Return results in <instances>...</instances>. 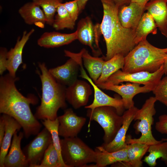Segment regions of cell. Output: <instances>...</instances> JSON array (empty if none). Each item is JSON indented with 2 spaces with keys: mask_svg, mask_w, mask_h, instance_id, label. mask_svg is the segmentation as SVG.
Here are the masks:
<instances>
[{
  "mask_svg": "<svg viewBox=\"0 0 167 167\" xmlns=\"http://www.w3.org/2000/svg\"><path fill=\"white\" fill-rule=\"evenodd\" d=\"M87 115L89 118V124L94 120L103 128L104 132L103 143L105 144L113 140L123 121L122 115H119L115 108L110 106L98 107L92 111L88 109Z\"/></svg>",
  "mask_w": 167,
  "mask_h": 167,
  "instance_id": "7",
  "label": "cell"
},
{
  "mask_svg": "<svg viewBox=\"0 0 167 167\" xmlns=\"http://www.w3.org/2000/svg\"><path fill=\"white\" fill-rule=\"evenodd\" d=\"M164 74V65L152 73L143 71L129 73L119 70L111 75L105 82L118 85L123 82H130L150 87L154 89Z\"/></svg>",
  "mask_w": 167,
  "mask_h": 167,
  "instance_id": "8",
  "label": "cell"
},
{
  "mask_svg": "<svg viewBox=\"0 0 167 167\" xmlns=\"http://www.w3.org/2000/svg\"><path fill=\"white\" fill-rule=\"evenodd\" d=\"M17 131L14 133L8 153L4 161V167H29L25 156L21 148V142L24 134Z\"/></svg>",
  "mask_w": 167,
  "mask_h": 167,
  "instance_id": "18",
  "label": "cell"
},
{
  "mask_svg": "<svg viewBox=\"0 0 167 167\" xmlns=\"http://www.w3.org/2000/svg\"><path fill=\"white\" fill-rule=\"evenodd\" d=\"M149 146L145 144L138 143L127 144L126 147L127 161L118 162L112 165V166L115 167H142L143 165L142 159L145 153L148 152Z\"/></svg>",
  "mask_w": 167,
  "mask_h": 167,
  "instance_id": "23",
  "label": "cell"
},
{
  "mask_svg": "<svg viewBox=\"0 0 167 167\" xmlns=\"http://www.w3.org/2000/svg\"><path fill=\"white\" fill-rule=\"evenodd\" d=\"M41 73L38 72L42 85L40 105L36 108L35 116L37 119L55 120L60 108L65 109L66 103L65 86L58 82L50 73L44 62L39 63Z\"/></svg>",
  "mask_w": 167,
  "mask_h": 167,
  "instance_id": "3",
  "label": "cell"
},
{
  "mask_svg": "<svg viewBox=\"0 0 167 167\" xmlns=\"http://www.w3.org/2000/svg\"><path fill=\"white\" fill-rule=\"evenodd\" d=\"M95 150L96 153V164L90 165V167H104L118 162H126L128 161L126 148L109 152L100 146L96 147Z\"/></svg>",
  "mask_w": 167,
  "mask_h": 167,
  "instance_id": "24",
  "label": "cell"
},
{
  "mask_svg": "<svg viewBox=\"0 0 167 167\" xmlns=\"http://www.w3.org/2000/svg\"><path fill=\"white\" fill-rule=\"evenodd\" d=\"M157 27L152 15L148 12H144L135 30V42L136 45L140 41L146 39L150 34H156Z\"/></svg>",
  "mask_w": 167,
  "mask_h": 167,
  "instance_id": "26",
  "label": "cell"
},
{
  "mask_svg": "<svg viewBox=\"0 0 167 167\" xmlns=\"http://www.w3.org/2000/svg\"><path fill=\"white\" fill-rule=\"evenodd\" d=\"M5 131V123L1 116L0 118V147L1 146L4 137Z\"/></svg>",
  "mask_w": 167,
  "mask_h": 167,
  "instance_id": "38",
  "label": "cell"
},
{
  "mask_svg": "<svg viewBox=\"0 0 167 167\" xmlns=\"http://www.w3.org/2000/svg\"><path fill=\"white\" fill-rule=\"evenodd\" d=\"M79 66L73 58H70L63 65L49 69L52 76L59 83L68 86L77 79Z\"/></svg>",
  "mask_w": 167,
  "mask_h": 167,
  "instance_id": "19",
  "label": "cell"
},
{
  "mask_svg": "<svg viewBox=\"0 0 167 167\" xmlns=\"http://www.w3.org/2000/svg\"><path fill=\"white\" fill-rule=\"evenodd\" d=\"M81 51L84 65L91 78L95 83L101 74L103 66L105 61L104 57L92 56L85 49H83Z\"/></svg>",
  "mask_w": 167,
  "mask_h": 167,
  "instance_id": "27",
  "label": "cell"
},
{
  "mask_svg": "<svg viewBox=\"0 0 167 167\" xmlns=\"http://www.w3.org/2000/svg\"><path fill=\"white\" fill-rule=\"evenodd\" d=\"M56 12L52 25L55 30H59L65 28L73 30L74 29L75 22L71 17L63 3L59 5Z\"/></svg>",
  "mask_w": 167,
  "mask_h": 167,
  "instance_id": "30",
  "label": "cell"
},
{
  "mask_svg": "<svg viewBox=\"0 0 167 167\" xmlns=\"http://www.w3.org/2000/svg\"><path fill=\"white\" fill-rule=\"evenodd\" d=\"M57 118L58 134L63 138L77 136L86 121L85 118L77 116L70 108L65 109L64 113Z\"/></svg>",
  "mask_w": 167,
  "mask_h": 167,
  "instance_id": "13",
  "label": "cell"
},
{
  "mask_svg": "<svg viewBox=\"0 0 167 167\" xmlns=\"http://www.w3.org/2000/svg\"><path fill=\"white\" fill-rule=\"evenodd\" d=\"M5 123V131L0 151V167H4L5 158L8 153L11 143V140L14 133L19 131L22 126L14 118L7 114H2Z\"/></svg>",
  "mask_w": 167,
  "mask_h": 167,
  "instance_id": "25",
  "label": "cell"
},
{
  "mask_svg": "<svg viewBox=\"0 0 167 167\" xmlns=\"http://www.w3.org/2000/svg\"><path fill=\"white\" fill-rule=\"evenodd\" d=\"M162 139L160 142L149 146L147 152L149 154L143 161L151 167L155 166L157 160L160 158L167 166V138Z\"/></svg>",
  "mask_w": 167,
  "mask_h": 167,
  "instance_id": "28",
  "label": "cell"
},
{
  "mask_svg": "<svg viewBox=\"0 0 167 167\" xmlns=\"http://www.w3.org/2000/svg\"><path fill=\"white\" fill-rule=\"evenodd\" d=\"M79 0H73L65 2L63 4L72 19L75 22L79 13L78 4Z\"/></svg>",
  "mask_w": 167,
  "mask_h": 167,
  "instance_id": "35",
  "label": "cell"
},
{
  "mask_svg": "<svg viewBox=\"0 0 167 167\" xmlns=\"http://www.w3.org/2000/svg\"><path fill=\"white\" fill-rule=\"evenodd\" d=\"M156 101L154 96L150 97L145 101L142 108L138 109L134 120L138 121L135 123L134 128L136 133H140L141 135L137 139H132L130 136H126V143L127 144L138 143L149 146L162 140H156L152 133V126L154 121L153 116L156 112L155 104Z\"/></svg>",
  "mask_w": 167,
  "mask_h": 167,
  "instance_id": "6",
  "label": "cell"
},
{
  "mask_svg": "<svg viewBox=\"0 0 167 167\" xmlns=\"http://www.w3.org/2000/svg\"><path fill=\"white\" fill-rule=\"evenodd\" d=\"M119 7L124 4L128 5L131 2V0H113Z\"/></svg>",
  "mask_w": 167,
  "mask_h": 167,
  "instance_id": "40",
  "label": "cell"
},
{
  "mask_svg": "<svg viewBox=\"0 0 167 167\" xmlns=\"http://www.w3.org/2000/svg\"><path fill=\"white\" fill-rule=\"evenodd\" d=\"M164 69L165 74L167 75V58L166 61L164 65Z\"/></svg>",
  "mask_w": 167,
  "mask_h": 167,
  "instance_id": "42",
  "label": "cell"
},
{
  "mask_svg": "<svg viewBox=\"0 0 167 167\" xmlns=\"http://www.w3.org/2000/svg\"><path fill=\"white\" fill-rule=\"evenodd\" d=\"M7 49L4 47H1L0 49V74L2 75L7 70Z\"/></svg>",
  "mask_w": 167,
  "mask_h": 167,
  "instance_id": "37",
  "label": "cell"
},
{
  "mask_svg": "<svg viewBox=\"0 0 167 167\" xmlns=\"http://www.w3.org/2000/svg\"><path fill=\"white\" fill-rule=\"evenodd\" d=\"M18 78L9 73L0 78V113L8 115L21 125L26 138L37 135L41 124L32 113L30 104L35 105L37 98L34 96L25 97L18 90L15 82Z\"/></svg>",
  "mask_w": 167,
  "mask_h": 167,
  "instance_id": "1",
  "label": "cell"
},
{
  "mask_svg": "<svg viewBox=\"0 0 167 167\" xmlns=\"http://www.w3.org/2000/svg\"><path fill=\"white\" fill-rule=\"evenodd\" d=\"M35 30L32 28L29 32L24 31L21 38L19 37L15 45L7 53V70L11 76L16 77V73L22 63V53L24 47Z\"/></svg>",
  "mask_w": 167,
  "mask_h": 167,
  "instance_id": "17",
  "label": "cell"
},
{
  "mask_svg": "<svg viewBox=\"0 0 167 167\" xmlns=\"http://www.w3.org/2000/svg\"><path fill=\"white\" fill-rule=\"evenodd\" d=\"M167 58V48H160L142 41L125 56L122 71L132 73L156 72L164 65Z\"/></svg>",
  "mask_w": 167,
  "mask_h": 167,
  "instance_id": "4",
  "label": "cell"
},
{
  "mask_svg": "<svg viewBox=\"0 0 167 167\" xmlns=\"http://www.w3.org/2000/svg\"><path fill=\"white\" fill-rule=\"evenodd\" d=\"M18 12L26 24L44 28L46 24L45 14L40 6L35 2L26 3L19 9Z\"/></svg>",
  "mask_w": 167,
  "mask_h": 167,
  "instance_id": "22",
  "label": "cell"
},
{
  "mask_svg": "<svg viewBox=\"0 0 167 167\" xmlns=\"http://www.w3.org/2000/svg\"><path fill=\"white\" fill-rule=\"evenodd\" d=\"M75 60L79 66L80 76L88 80L94 89V99L93 102L91 104L85 106V108L92 111L98 107L110 106L115 108L118 114H122L125 109L122 98L111 97L102 91L87 74L83 67L81 56H77Z\"/></svg>",
  "mask_w": 167,
  "mask_h": 167,
  "instance_id": "9",
  "label": "cell"
},
{
  "mask_svg": "<svg viewBox=\"0 0 167 167\" xmlns=\"http://www.w3.org/2000/svg\"><path fill=\"white\" fill-rule=\"evenodd\" d=\"M32 2L42 8L46 18V24L52 26L57 9L62 0H32Z\"/></svg>",
  "mask_w": 167,
  "mask_h": 167,
  "instance_id": "32",
  "label": "cell"
},
{
  "mask_svg": "<svg viewBox=\"0 0 167 167\" xmlns=\"http://www.w3.org/2000/svg\"><path fill=\"white\" fill-rule=\"evenodd\" d=\"M100 0L103 15L100 28L106 48L105 60L118 54L125 57L137 45L135 42V30L122 26L118 16L119 6L113 0Z\"/></svg>",
  "mask_w": 167,
  "mask_h": 167,
  "instance_id": "2",
  "label": "cell"
},
{
  "mask_svg": "<svg viewBox=\"0 0 167 167\" xmlns=\"http://www.w3.org/2000/svg\"><path fill=\"white\" fill-rule=\"evenodd\" d=\"M42 124L50 133L53 143L57 150L59 158L61 167H67L64 163L61 154V148L60 140L58 132V126L59 124L57 118L55 120H52L45 119L41 121Z\"/></svg>",
  "mask_w": 167,
  "mask_h": 167,
  "instance_id": "31",
  "label": "cell"
},
{
  "mask_svg": "<svg viewBox=\"0 0 167 167\" xmlns=\"http://www.w3.org/2000/svg\"><path fill=\"white\" fill-rule=\"evenodd\" d=\"M52 143L51 134L45 127L23 150L29 167H36L40 164L46 150Z\"/></svg>",
  "mask_w": 167,
  "mask_h": 167,
  "instance_id": "10",
  "label": "cell"
},
{
  "mask_svg": "<svg viewBox=\"0 0 167 167\" xmlns=\"http://www.w3.org/2000/svg\"><path fill=\"white\" fill-rule=\"evenodd\" d=\"M150 0H131V2H135L145 5Z\"/></svg>",
  "mask_w": 167,
  "mask_h": 167,
  "instance_id": "41",
  "label": "cell"
},
{
  "mask_svg": "<svg viewBox=\"0 0 167 167\" xmlns=\"http://www.w3.org/2000/svg\"><path fill=\"white\" fill-rule=\"evenodd\" d=\"M89 0H79L78 2L79 13L81 12L85 8L87 2Z\"/></svg>",
  "mask_w": 167,
  "mask_h": 167,
  "instance_id": "39",
  "label": "cell"
},
{
  "mask_svg": "<svg viewBox=\"0 0 167 167\" xmlns=\"http://www.w3.org/2000/svg\"><path fill=\"white\" fill-rule=\"evenodd\" d=\"M124 58L122 55L118 54L110 59L105 61L103 64L101 74L95 83L98 84L105 82L113 73L123 69L124 64Z\"/></svg>",
  "mask_w": 167,
  "mask_h": 167,
  "instance_id": "29",
  "label": "cell"
},
{
  "mask_svg": "<svg viewBox=\"0 0 167 167\" xmlns=\"http://www.w3.org/2000/svg\"><path fill=\"white\" fill-rule=\"evenodd\" d=\"M96 84L100 88L112 91L120 95L124 107L126 109L134 106L133 98L135 95L140 93L149 92L153 89L150 87L144 85L140 86L139 84L130 82L121 85L105 82Z\"/></svg>",
  "mask_w": 167,
  "mask_h": 167,
  "instance_id": "12",
  "label": "cell"
},
{
  "mask_svg": "<svg viewBox=\"0 0 167 167\" xmlns=\"http://www.w3.org/2000/svg\"><path fill=\"white\" fill-rule=\"evenodd\" d=\"M139 109L134 106L124 111L122 116V124L118 131L113 140L108 143H103L101 147L105 151H116L126 148V134L131 123L134 120L136 113Z\"/></svg>",
  "mask_w": 167,
  "mask_h": 167,
  "instance_id": "14",
  "label": "cell"
},
{
  "mask_svg": "<svg viewBox=\"0 0 167 167\" xmlns=\"http://www.w3.org/2000/svg\"><path fill=\"white\" fill-rule=\"evenodd\" d=\"M155 128L161 134H167V114H162L159 117L158 120L155 124Z\"/></svg>",
  "mask_w": 167,
  "mask_h": 167,
  "instance_id": "36",
  "label": "cell"
},
{
  "mask_svg": "<svg viewBox=\"0 0 167 167\" xmlns=\"http://www.w3.org/2000/svg\"><path fill=\"white\" fill-rule=\"evenodd\" d=\"M145 5L131 2L119 7L118 16L124 27L135 30L143 14L146 11Z\"/></svg>",
  "mask_w": 167,
  "mask_h": 167,
  "instance_id": "16",
  "label": "cell"
},
{
  "mask_svg": "<svg viewBox=\"0 0 167 167\" xmlns=\"http://www.w3.org/2000/svg\"><path fill=\"white\" fill-rule=\"evenodd\" d=\"M145 8L162 34L167 38V0H151L146 4Z\"/></svg>",
  "mask_w": 167,
  "mask_h": 167,
  "instance_id": "20",
  "label": "cell"
},
{
  "mask_svg": "<svg viewBox=\"0 0 167 167\" xmlns=\"http://www.w3.org/2000/svg\"><path fill=\"white\" fill-rule=\"evenodd\" d=\"M36 167H61L58 152L53 142L46 150L41 163Z\"/></svg>",
  "mask_w": 167,
  "mask_h": 167,
  "instance_id": "33",
  "label": "cell"
},
{
  "mask_svg": "<svg viewBox=\"0 0 167 167\" xmlns=\"http://www.w3.org/2000/svg\"><path fill=\"white\" fill-rule=\"evenodd\" d=\"M77 39L76 31L71 33L57 32H45L37 41L38 45L45 48H53L68 44Z\"/></svg>",
  "mask_w": 167,
  "mask_h": 167,
  "instance_id": "21",
  "label": "cell"
},
{
  "mask_svg": "<svg viewBox=\"0 0 167 167\" xmlns=\"http://www.w3.org/2000/svg\"><path fill=\"white\" fill-rule=\"evenodd\" d=\"M92 91L88 83L77 79L66 88V100L75 109H79L87 105Z\"/></svg>",
  "mask_w": 167,
  "mask_h": 167,
  "instance_id": "15",
  "label": "cell"
},
{
  "mask_svg": "<svg viewBox=\"0 0 167 167\" xmlns=\"http://www.w3.org/2000/svg\"><path fill=\"white\" fill-rule=\"evenodd\" d=\"M152 92L157 101L167 107V75L161 79Z\"/></svg>",
  "mask_w": 167,
  "mask_h": 167,
  "instance_id": "34",
  "label": "cell"
},
{
  "mask_svg": "<svg viewBox=\"0 0 167 167\" xmlns=\"http://www.w3.org/2000/svg\"><path fill=\"white\" fill-rule=\"evenodd\" d=\"M76 31L77 39L82 44L89 46L94 54H100L96 49L100 50L99 43L100 37L102 34L100 24L94 25L91 18L87 16L79 21Z\"/></svg>",
  "mask_w": 167,
  "mask_h": 167,
  "instance_id": "11",
  "label": "cell"
},
{
  "mask_svg": "<svg viewBox=\"0 0 167 167\" xmlns=\"http://www.w3.org/2000/svg\"><path fill=\"white\" fill-rule=\"evenodd\" d=\"M62 160L67 167H86L87 164L95 163L96 153L77 136L60 140Z\"/></svg>",
  "mask_w": 167,
  "mask_h": 167,
  "instance_id": "5",
  "label": "cell"
}]
</instances>
